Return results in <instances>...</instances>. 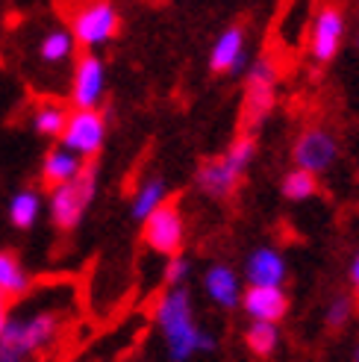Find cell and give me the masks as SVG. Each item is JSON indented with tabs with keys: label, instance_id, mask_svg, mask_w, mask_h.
Instances as JSON below:
<instances>
[{
	"label": "cell",
	"instance_id": "6da1fadb",
	"mask_svg": "<svg viewBox=\"0 0 359 362\" xmlns=\"http://www.w3.org/2000/svg\"><path fill=\"white\" fill-rule=\"evenodd\" d=\"M156 327L165 339V351L171 362H189L194 354H212L215 351V336L201 330L194 324L192 310V295L183 288H168V292L156 300Z\"/></svg>",
	"mask_w": 359,
	"mask_h": 362
},
{
	"label": "cell",
	"instance_id": "7a4b0ae2",
	"mask_svg": "<svg viewBox=\"0 0 359 362\" xmlns=\"http://www.w3.org/2000/svg\"><path fill=\"white\" fill-rule=\"evenodd\" d=\"M95 192H98V174L92 168H86L77 180L59 186V189H50V201H47V209H50V218L59 230H74L83 215L88 212L95 201Z\"/></svg>",
	"mask_w": 359,
	"mask_h": 362
},
{
	"label": "cell",
	"instance_id": "3957f363",
	"mask_svg": "<svg viewBox=\"0 0 359 362\" xmlns=\"http://www.w3.org/2000/svg\"><path fill=\"white\" fill-rule=\"evenodd\" d=\"M59 315L57 313H35L24 321H15L0 336V351H9L18 356H30L35 351H42L53 345V339L59 336Z\"/></svg>",
	"mask_w": 359,
	"mask_h": 362
},
{
	"label": "cell",
	"instance_id": "277c9868",
	"mask_svg": "<svg viewBox=\"0 0 359 362\" xmlns=\"http://www.w3.org/2000/svg\"><path fill=\"white\" fill-rule=\"evenodd\" d=\"M71 35L80 47L92 53L95 47L112 42L121 30V15L112 4H88L71 15Z\"/></svg>",
	"mask_w": 359,
	"mask_h": 362
},
{
	"label": "cell",
	"instance_id": "5b68a950",
	"mask_svg": "<svg viewBox=\"0 0 359 362\" xmlns=\"http://www.w3.org/2000/svg\"><path fill=\"white\" fill-rule=\"evenodd\" d=\"M106 141V118L100 110H74L68 112V124L59 136V144L83 162L100 153Z\"/></svg>",
	"mask_w": 359,
	"mask_h": 362
},
{
	"label": "cell",
	"instance_id": "8992f818",
	"mask_svg": "<svg viewBox=\"0 0 359 362\" xmlns=\"http://www.w3.org/2000/svg\"><path fill=\"white\" fill-rule=\"evenodd\" d=\"M141 239L145 245L163 257H177L180 247L186 242V221H183V212H180L177 204H165L159 206L151 218L141 224Z\"/></svg>",
	"mask_w": 359,
	"mask_h": 362
},
{
	"label": "cell",
	"instance_id": "52a82bcc",
	"mask_svg": "<svg viewBox=\"0 0 359 362\" xmlns=\"http://www.w3.org/2000/svg\"><path fill=\"white\" fill-rule=\"evenodd\" d=\"M336 156H339V141L330 130H324V127H310V130H303L292 148L295 168L310 171L315 177L321 171H327L336 162Z\"/></svg>",
	"mask_w": 359,
	"mask_h": 362
},
{
	"label": "cell",
	"instance_id": "ba28073f",
	"mask_svg": "<svg viewBox=\"0 0 359 362\" xmlns=\"http://www.w3.org/2000/svg\"><path fill=\"white\" fill-rule=\"evenodd\" d=\"M106 95V65L95 53H83L71 74V103L74 110H98Z\"/></svg>",
	"mask_w": 359,
	"mask_h": 362
},
{
	"label": "cell",
	"instance_id": "9c48e42d",
	"mask_svg": "<svg viewBox=\"0 0 359 362\" xmlns=\"http://www.w3.org/2000/svg\"><path fill=\"white\" fill-rule=\"evenodd\" d=\"M274 86H277V71L268 59H257L247 68V80H245V121H247V127L259 124L271 112Z\"/></svg>",
	"mask_w": 359,
	"mask_h": 362
},
{
	"label": "cell",
	"instance_id": "30bf717a",
	"mask_svg": "<svg viewBox=\"0 0 359 362\" xmlns=\"http://www.w3.org/2000/svg\"><path fill=\"white\" fill-rule=\"evenodd\" d=\"M345 39V12L339 6H321L310 24V53L315 62H330Z\"/></svg>",
	"mask_w": 359,
	"mask_h": 362
},
{
	"label": "cell",
	"instance_id": "8fae6325",
	"mask_svg": "<svg viewBox=\"0 0 359 362\" xmlns=\"http://www.w3.org/2000/svg\"><path fill=\"white\" fill-rule=\"evenodd\" d=\"M286 257L271 247V245H262V247H254L247 253L245 259V280L250 286H262V288H283L286 283Z\"/></svg>",
	"mask_w": 359,
	"mask_h": 362
},
{
	"label": "cell",
	"instance_id": "7c38bea8",
	"mask_svg": "<svg viewBox=\"0 0 359 362\" xmlns=\"http://www.w3.org/2000/svg\"><path fill=\"white\" fill-rule=\"evenodd\" d=\"M247 65V33L245 27H227L209 50V68L215 74H239Z\"/></svg>",
	"mask_w": 359,
	"mask_h": 362
},
{
	"label": "cell",
	"instance_id": "4fadbf2b",
	"mask_svg": "<svg viewBox=\"0 0 359 362\" xmlns=\"http://www.w3.org/2000/svg\"><path fill=\"white\" fill-rule=\"evenodd\" d=\"M204 292L215 306H221V310H236L245 295L239 274L224 262H215L204 271Z\"/></svg>",
	"mask_w": 359,
	"mask_h": 362
},
{
	"label": "cell",
	"instance_id": "5bb4252c",
	"mask_svg": "<svg viewBox=\"0 0 359 362\" xmlns=\"http://www.w3.org/2000/svg\"><path fill=\"white\" fill-rule=\"evenodd\" d=\"M242 310H245V315H250V321L277 324L286 313H289V298H286L283 288L250 286L242 295Z\"/></svg>",
	"mask_w": 359,
	"mask_h": 362
},
{
	"label": "cell",
	"instance_id": "9a60e30c",
	"mask_svg": "<svg viewBox=\"0 0 359 362\" xmlns=\"http://www.w3.org/2000/svg\"><path fill=\"white\" fill-rule=\"evenodd\" d=\"M242 174L227 162V156L218 159H206L201 168H197V186L201 192H206L209 197H227L233 189L239 186Z\"/></svg>",
	"mask_w": 359,
	"mask_h": 362
},
{
	"label": "cell",
	"instance_id": "2e32d148",
	"mask_svg": "<svg viewBox=\"0 0 359 362\" xmlns=\"http://www.w3.org/2000/svg\"><path fill=\"white\" fill-rule=\"evenodd\" d=\"M83 171H86V162L80 156H74L71 151H65L62 144L47 151L45 159H42V180L50 189H59V186L71 183V180H77Z\"/></svg>",
	"mask_w": 359,
	"mask_h": 362
},
{
	"label": "cell",
	"instance_id": "e0dca14e",
	"mask_svg": "<svg viewBox=\"0 0 359 362\" xmlns=\"http://www.w3.org/2000/svg\"><path fill=\"white\" fill-rule=\"evenodd\" d=\"M168 186H165V180L163 177H148L145 183H141L133 194V201H130V212H133V218L145 224L151 215L159 209V206H165L168 201Z\"/></svg>",
	"mask_w": 359,
	"mask_h": 362
},
{
	"label": "cell",
	"instance_id": "ac0fdd59",
	"mask_svg": "<svg viewBox=\"0 0 359 362\" xmlns=\"http://www.w3.org/2000/svg\"><path fill=\"white\" fill-rule=\"evenodd\" d=\"M27 288H30V277L21 259L9 250H0V295L12 300V298H21Z\"/></svg>",
	"mask_w": 359,
	"mask_h": 362
},
{
	"label": "cell",
	"instance_id": "d6986e66",
	"mask_svg": "<svg viewBox=\"0 0 359 362\" xmlns=\"http://www.w3.org/2000/svg\"><path fill=\"white\" fill-rule=\"evenodd\" d=\"M42 215V194L35 189H21L9 201V221L18 230H30Z\"/></svg>",
	"mask_w": 359,
	"mask_h": 362
},
{
	"label": "cell",
	"instance_id": "ffe728a7",
	"mask_svg": "<svg viewBox=\"0 0 359 362\" xmlns=\"http://www.w3.org/2000/svg\"><path fill=\"white\" fill-rule=\"evenodd\" d=\"M65 124H68V110L59 103H53V100H45L35 106V112H33V130L39 133V136H47V139H59L62 130H65Z\"/></svg>",
	"mask_w": 359,
	"mask_h": 362
},
{
	"label": "cell",
	"instance_id": "44dd1931",
	"mask_svg": "<svg viewBox=\"0 0 359 362\" xmlns=\"http://www.w3.org/2000/svg\"><path fill=\"white\" fill-rule=\"evenodd\" d=\"M74 47H77V42H74V35H71V30L57 27V30H50L45 39H42L39 57H42V62H47V65H59V62H65V59L74 57Z\"/></svg>",
	"mask_w": 359,
	"mask_h": 362
},
{
	"label": "cell",
	"instance_id": "7402d4cb",
	"mask_svg": "<svg viewBox=\"0 0 359 362\" xmlns=\"http://www.w3.org/2000/svg\"><path fill=\"white\" fill-rule=\"evenodd\" d=\"M280 192L286 201H310V197L318 192V177L310 174V171H300V168H292L289 174L283 177V183H280Z\"/></svg>",
	"mask_w": 359,
	"mask_h": 362
},
{
	"label": "cell",
	"instance_id": "603a6c76",
	"mask_svg": "<svg viewBox=\"0 0 359 362\" xmlns=\"http://www.w3.org/2000/svg\"><path fill=\"white\" fill-rule=\"evenodd\" d=\"M245 341L257 356H271L277 351V345H280V330H277V324L250 321V327L245 333Z\"/></svg>",
	"mask_w": 359,
	"mask_h": 362
},
{
	"label": "cell",
	"instance_id": "cb8c5ba5",
	"mask_svg": "<svg viewBox=\"0 0 359 362\" xmlns=\"http://www.w3.org/2000/svg\"><path fill=\"white\" fill-rule=\"evenodd\" d=\"M351 315H353V298L336 295V298L330 300V306H327V327L342 330L345 324L351 321Z\"/></svg>",
	"mask_w": 359,
	"mask_h": 362
},
{
	"label": "cell",
	"instance_id": "d4e9b609",
	"mask_svg": "<svg viewBox=\"0 0 359 362\" xmlns=\"http://www.w3.org/2000/svg\"><path fill=\"white\" fill-rule=\"evenodd\" d=\"M186 277H189V259L183 253H177V257H171L165 262V283H168V288H183Z\"/></svg>",
	"mask_w": 359,
	"mask_h": 362
},
{
	"label": "cell",
	"instance_id": "484cf974",
	"mask_svg": "<svg viewBox=\"0 0 359 362\" xmlns=\"http://www.w3.org/2000/svg\"><path fill=\"white\" fill-rule=\"evenodd\" d=\"M12 324V310H9V298L0 295V336H4V330Z\"/></svg>",
	"mask_w": 359,
	"mask_h": 362
},
{
	"label": "cell",
	"instance_id": "4316f807",
	"mask_svg": "<svg viewBox=\"0 0 359 362\" xmlns=\"http://www.w3.org/2000/svg\"><path fill=\"white\" fill-rule=\"evenodd\" d=\"M351 286H353V292L359 298V253H356L353 262H351Z\"/></svg>",
	"mask_w": 359,
	"mask_h": 362
},
{
	"label": "cell",
	"instance_id": "83f0119b",
	"mask_svg": "<svg viewBox=\"0 0 359 362\" xmlns=\"http://www.w3.org/2000/svg\"><path fill=\"white\" fill-rule=\"evenodd\" d=\"M27 356H18V354H9V351H0V362H24Z\"/></svg>",
	"mask_w": 359,
	"mask_h": 362
},
{
	"label": "cell",
	"instance_id": "f1b7e54d",
	"mask_svg": "<svg viewBox=\"0 0 359 362\" xmlns=\"http://www.w3.org/2000/svg\"><path fill=\"white\" fill-rule=\"evenodd\" d=\"M353 362H359V345L353 348Z\"/></svg>",
	"mask_w": 359,
	"mask_h": 362
},
{
	"label": "cell",
	"instance_id": "f546056e",
	"mask_svg": "<svg viewBox=\"0 0 359 362\" xmlns=\"http://www.w3.org/2000/svg\"><path fill=\"white\" fill-rule=\"evenodd\" d=\"M356 47H359V35H356Z\"/></svg>",
	"mask_w": 359,
	"mask_h": 362
}]
</instances>
